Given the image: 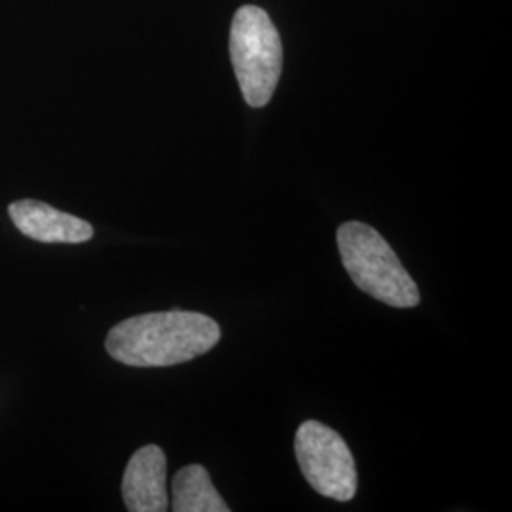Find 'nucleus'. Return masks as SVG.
Here are the masks:
<instances>
[{
    "label": "nucleus",
    "instance_id": "2",
    "mask_svg": "<svg viewBox=\"0 0 512 512\" xmlns=\"http://www.w3.org/2000/svg\"><path fill=\"white\" fill-rule=\"evenodd\" d=\"M336 241L344 268L353 283L391 308H416L420 291L403 262L380 232L351 220L338 228Z\"/></svg>",
    "mask_w": 512,
    "mask_h": 512
},
{
    "label": "nucleus",
    "instance_id": "1",
    "mask_svg": "<svg viewBox=\"0 0 512 512\" xmlns=\"http://www.w3.org/2000/svg\"><path fill=\"white\" fill-rule=\"evenodd\" d=\"M219 323L198 311H156L112 327L105 342L110 357L137 368L188 363L219 344Z\"/></svg>",
    "mask_w": 512,
    "mask_h": 512
},
{
    "label": "nucleus",
    "instance_id": "6",
    "mask_svg": "<svg viewBox=\"0 0 512 512\" xmlns=\"http://www.w3.org/2000/svg\"><path fill=\"white\" fill-rule=\"evenodd\" d=\"M8 215L23 236L40 243H84L93 238L90 222L37 200L10 203Z\"/></svg>",
    "mask_w": 512,
    "mask_h": 512
},
{
    "label": "nucleus",
    "instance_id": "5",
    "mask_svg": "<svg viewBox=\"0 0 512 512\" xmlns=\"http://www.w3.org/2000/svg\"><path fill=\"white\" fill-rule=\"evenodd\" d=\"M167 459L156 444L139 448L129 459L122 495L126 509L131 512H164L169 509L167 495Z\"/></svg>",
    "mask_w": 512,
    "mask_h": 512
},
{
    "label": "nucleus",
    "instance_id": "3",
    "mask_svg": "<svg viewBox=\"0 0 512 512\" xmlns=\"http://www.w3.org/2000/svg\"><path fill=\"white\" fill-rule=\"evenodd\" d=\"M230 57L245 103L253 109L266 107L283 69V46L274 21L262 8L245 4L236 12Z\"/></svg>",
    "mask_w": 512,
    "mask_h": 512
},
{
    "label": "nucleus",
    "instance_id": "7",
    "mask_svg": "<svg viewBox=\"0 0 512 512\" xmlns=\"http://www.w3.org/2000/svg\"><path fill=\"white\" fill-rule=\"evenodd\" d=\"M171 509L175 512H230L202 465H188L175 475Z\"/></svg>",
    "mask_w": 512,
    "mask_h": 512
},
{
    "label": "nucleus",
    "instance_id": "4",
    "mask_svg": "<svg viewBox=\"0 0 512 512\" xmlns=\"http://www.w3.org/2000/svg\"><path fill=\"white\" fill-rule=\"evenodd\" d=\"M304 478L317 494L346 503L357 494L355 459L346 440L321 421H304L294 439Z\"/></svg>",
    "mask_w": 512,
    "mask_h": 512
}]
</instances>
